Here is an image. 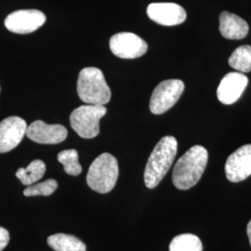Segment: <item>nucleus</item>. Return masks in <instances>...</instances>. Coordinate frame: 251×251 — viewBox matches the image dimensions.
<instances>
[{"instance_id":"f03ea898","label":"nucleus","mask_w":251,"mask_h":251,"mask_svg":"<svg viewBox=\"0 0 251 251\" xmlns=\"http://www.w3.org/2000/svg\"><path fill=\"white\" fill-rule=\"evenodd\" d=\"M178 150V142L173 136H165L154 146L144 171V183L155 188L171 170Z\"/></svg>"},{"instance_id":"4468645a","label":"nucleus","mask_w":251,"mask_h":251,"mask_svg":"<svg viewBox=\"0 0 251 251\" xmlns=\"http://www.w3.org/2000/svg\"><path fill=\"white\" fill-rule=\"evenodd\" d=\"M219 29L225 38L239 40L248 36L250 27L248 23L239 16L228 11H223L220 15Z\"/></svg>"},{"instance_id":"7ed1b4c3","label":"nucleus","mask_w":251,"mask_h":251,"mask_svg":"<svg viewBox=\"0 0 251 251\" xmlns=\"http://www.w3.org/2000/svg\"><path fill=\"white\" fill-rule=\"evenodd\" d=\"M77 94L87 104L105 105L111 100V90L99 68L86 67L77 79Z\"/></svg>"},{"instance_id":"f257e3e1","label":"nucleus","mask_w":251,"mask_h":251,"mask_svg":"<svg viewBox=\"0 0 251 251\" xmlns=\"http://www.w3.org/2000/svg\"><path fill=\"white\" fill-rule=\"evenodd\" d=\"M208 160V152L201 145L191 147L176 163L172 181L176 188L188 190L194 187L201 179L206 170Z\"/></svg>"},{"instance_id":"6ab92c4d","label":"nucleus","mask_w":251,"mask_h":251,"mask_svg":"<svg viewBox=\"0 0 251 251\" xmlns=\"http://www.w3.org/2000/svg\"><path fill=\"white\" fill-rule=\"evenodd\" d=\"M58 160L63 165L64 171L71 176H78L82 167L78 162V152L75 149L64 150L58 153Z\"/></svg>"},{"instance_id":"0eeeda50","label":"nucleus","mask_w":251,"mask_h":251,"mask_svg":"<svg viewBox=\"0 0 251 251\" xmlns=\"http://www.w3.org/2000/svg\"><path fill=\"white\" fill-rule=\"evenodd\" d=\"M110 49L121 59H136L147 52L148 45L143 38L133 33H117L110 39Z\"/></svg>"},{"instance_id":"f8f14e48","label":"nucleus","mask_w":251,"mask_h":251,"mask_svg":"<svg viewBox=\"0 0 251 251\" xmlns=\"http://www.w3.org/2000/svg\"><path fill=\"white\" fill-rule=\"evenodd\" d=\"M68 135L67 129L62 125H48L41 120L33 122L27 127L26 136L33 142L41 144L63 143Z\"/></svg>"},{"instance_id":"a211bd4d","label":"nucleus","mask_w":251,"mask_h":251,"mask_svg":"<svg viewBox=\"0 0 251 251\" xmlns=\"http://www.w3.org/2000/svg\"><path fill=\"white\" fill-rule=\"evenodd\" d=\"M170 251H203V245L197 235L182 233L172 239Z\"/></svg>"},{"instance_id":"423d86ee","label":"nucleus","mask_w":251,"mask_h":251,"mask_svg":"<svg viewBox=\"0 0 251 251\" xmlns=\"http://www.w3.org/2000/svg\"><path fill=\"white\" fill-rule=\"evenodd\" d=\"M184 90V83L179 79L162 81L153 90L150 99V111L162 115L173 107Z\"/></svg>"},{"instance_id":"ddd939ff","label":"nucleus","mask_w":251,"mask_h":251,"mask_svg":"<svg viewBox=\"0 0 251 251\" xmlns=\"http://www.w3.org/2000/svg\"><path fill=\"white\" fill-rule=\"evenodd\" d=\"M249 84V78L242 73H229L222 79L217 97L224 104H233L242 96Z\"/></svg>"},{"instance_id":"412c9836","label":"nucleus","mask_w":251,"mask_h":251,"mask_svg":"<svg viewBox=\"0 0 251 251\" xmlns=\"http://www.w3.org/2000/svg\"><path fill=\"white\" fill-rule=\"evenodd\" d=\"M9 241V233L6 229L0 227V251H3Z\"/></svg>"},{"instance_id":"aec40b11","label":"nucleus","mask_w":251,"mask_h":251,"mask_svg":"<svg viewBox=\"0 0 251 251\" xmlns=\"http://www.w3.org/2000/svg\"><path fill=\"white\" fill-rule=\"evenodd\" d=\"M58 187V182L53 179H49L36 184L29 185L25 191V197H36V196H50Z\"/></svg>"},{"instance_id":"2eb2a0df","label":"nucleus","mask_w":251,"mask_h":251,"mask_svg":"<svg viewBox=\"0 0 251 251\" xmlns=\"http://www.w3.org/2000/svg\"><path fill=\"white\" fill-rule=\"evenodd\" d=\"M49 246L55 251H87V247L77 237L65 234L56 233L48 238Z\"/></svg>"},{"instance_id":"20e7f679","label":"nucleus","mask_w":251,"mask_h":251,"mask_svg":"<svg viewBox=\"0 0 251 251\" xmlns=\"http://www.w3.org/2000/svg\"><path fill=\"white\" fill-rule=\"evenodd\" d=\"M119 174L117 158L104 152L90 165L87 175V182L90 188L100 194H107L117 184Z\"/></svg>"},{"instance_id":"6e6552de","label":"nucleus","mask_w":251,"mask_h":251,"mask_svg":"<svg viewBox=\"0 0 251 251\" xmlns=\"http://www.w3.org/2000/svg\"><path fill=\"white\" fill-rule=\"evenodd\" d=\"M45 23V14L37 9L16 10L5 19L6 28L15 34H30Z\"/></svg>"},{"instance_id":"4be33fe9","label":"nucleus","mask_w":251,"mask_h":251,"mask_svg":"<svg viewBox=\"0 0 251 251\" xmlns=\"http://www.w3.org/2000/svg\"><path fill=\"white\" fill-rule=\"evenodd\" d=\"M247 233H248L249 240H250V244L251 246V222L248 224V226H247Z\"/></svg>"},{"instance_id":"9d476101","label":"nucleus","mask_w":251,"mask_h":251,"mask_svg":"<svg viewBox=\"0 0 251 251\" xmlns=\"http://www.w3.org/2000/svg\"><path fill=\"white\" fill-rule=\"evenodd\" d=\"M25 120L9 117L0 122V152H8L17 147L26 134Z\"/></svg>"},{"instance_id":"dca6fc26","label":"nucleus","mask_w":251,"mask_h":251,"mask_svg":"<svg viewBox=\"0 0 251 251\" xmlns=\"http://www.w3.org/2000/svg\"><path fill=\"white\" fill-rule=\"evenodd\" d=\"M45 172V163L39 159H36L31 162L25 169H19L16 172V177L22 181L23 184L29 186L41 179L44 176Z\"/></svg>"},{"instance_id":"39448f33","label":"nucleus","mask_w":251,"mask_h":251,"mask_svg":"<svg viewBox=\"0 0 251 251\" xmlns=\"http://www.w3.org/2000/svg\"><path fill=\"white\" fill-rule=\"evenodd\" d=\"M107 113L104 105L86 104L75 109L70 116L73 129L83 139H93L100 133V120Z\"/></svg>"},{"instance_id":"9b49d317","label":"nucleus","mask_w":251,"mask_h":251,"mask_svg":"<svg viewBox=\"0 0 251 251\" xmlns=\"http://www.w3.org/2000/svg\"><path fill=\"white\" fill-rule=\"evenodd\" d=\"M147 15L152 22L164 26L178 25L187 17L185 9L176 3H152L147 8Z\"/></svg>"},{"instance_id":"1a4fd4ad","label":"nucleus","mask_w":251,"mask_h":251,"mask_svg":"<svg viewBox=\"0 0 251 251\" xmlns=\"http://www.w3.org/2000/svg\"><path fill=\"white\" fill-rule=\"evenodd\" d=\"M225 174L232 182L242 181L251 176V144L243 145L227 158Z\"/></svg>"},{"instance_id":"f3484780","label":"nucleus","mask_w":251,"mask_h":251,"mask_svg":"<svg viewBox=\"0 0 251 251\" xmlns=\"http://www.w3.org/2000/svg\"><path fill=\"white\" fill-rule=\"evenodd\" d=\"M229 65L240 73L251 71V46L244 45L237 48L229 58Z\"/></svg>"}]
</instances>
